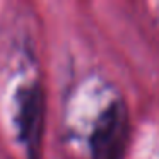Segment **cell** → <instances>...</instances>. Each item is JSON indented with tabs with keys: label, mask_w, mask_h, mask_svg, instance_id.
<instances>
[{
	"label": "cell",
	"mask_w": 159,
	"mask_h": 159,
	"mask_svg": "<svg viewBox=\"0 0 159 159\" xmlns=\"http://www.w3.org/2000/svg\"><path fill=\"white\" fill-rule=\"evenodd\" d=\"M128 118L121 103H113L96 123L91 137L94 159H120L127 140Z\"/></svg>",
	"instance_id": "6da1fadb"
},
{
	"label": "cell",
	"mask_w": 159,
	"mask_h": 159,
	"mask_svg": "<svg viewBox=\"0 0 159 159\" xmlns=\"http://www.w3.org/2000/svg\"><path fill=\"white\" fill-rule=\"evenodd\" d=\"M19 128L21 137L29 147V152H36L43 128V93L39 86H29L19 98Z\"/></svg>",
	"instance_id": "7a4b0ae2"
}]
</instances>
